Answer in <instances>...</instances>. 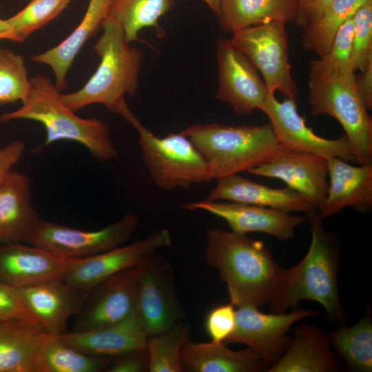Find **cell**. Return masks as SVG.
Masks as SVG:
<instances>
[{
  "mask_svg": "<svg viewBox=\"0 0 372 372\" xmlns=\"http://www.w3.org/2000/svg\"><path fill=\"white\" fill-rule=\"evenodd\" d=\"M307 219L311 233L309 250L298 264L287 269L282 285L268 303L269 308L283 313L296 309L302 300H314L324 307L331 320L344 323L338 285L340 258L336 243L324 231L317 211L307 214Z\"/></svg>",
  "mask_w": 372,
  "mask_h": 372,
  "instance_id": "3",
  "label": "cell"
},
{
  "mask_svg": "<svg viewBox=\"0 0 372 372\" xmlns=\"http://www.w3.org/2000/svg\"><path fill=\"white\" fill-rule=\"evenodd\" d=\"M319 312L309 308L293 309L289 313H262L256 307L236 310V326L224 343H240L257 352L271 367L284 355L292 338L287 335L291 325Z\"/></svg>",
  "mask_w": 372,
  "mask_h": 372,
  "instance_id": "11",
  "label": "cell"
},
{
  "mask_svg": "<svg viewBox=\"0 0 372 372\" xmlns=\"http://www.w3.org/2000/svg\"><path fill=\"white\" fill-rule=\"evenodd\" d=\"M101 28L103 33L93 47L101 58L97 70L81 90L61 97L74 112L100 103L125 118L131 110L125 96H134L137 92L143 52L130 46L121 25L114 19L107 17Z\"/></svg>",
  "mask_w": 372,
  "mask_h": 372,
  "instance_id": "2",
  "label": "cell"
},
{
  "mask_svg": "<svg viewBox=\"0 0 372 372\" xmlns=\"http://www.w3.org/2000/svg\"><path fill=\"white\" fill-rule=\"evenodd\" d=\"M107 372L149 371V356L147 350H134L114 357L106 368Z\"/></svg>",
  "mask_w": 372,
  "mask_h": 372,
  "instance_id": "40",
  "label": "cell"
},
{
  "mask_svg": "<svg viewBox=\"0 0 372 372\" xmlns=\"http://www.w3.org/2000/svg\"><path fill=\"white\" fill-rule=\"evenodd\" d=\"M351 65L362 71L372 63V0L363 3L353 15Z\"/></svg>",
  "mask_w": 372,
  "mask_h": 372,
  "instance_id": "37",
  "label": "cell"
},
{
  "mask_svg": "<svg viewBox=\"0 0 372 372\" xmlns=\"http://www.w3.org/2000/svg\"><path fill=\"white\" fill-rule=\"evenodd\" d=\"M297 18L295 23L302 29L316 23L333 0H296Z\"/></svg>",
  "mask_w": 372,
  "mask_h": 372,
  "instance_id": "41",
  "label": "cell"
},
{
  "mask_svg": "<svg viewBox=\"0 0 372 372\" xmlns=\"http://www.w3.org/2000/svg\"><path fill=\"white\" fill-rule=\"evenodd\" d=\"M285 25L270 21L249 26L234 32L231 41L260 71L268 92L278 91L298 102L299 90L291 73Z\"/></svg>",
  "mask_w": 372,
  "mask_h": 372,
  "instance_id": "8",
  "label": "cell"
},
{
  "mask_svg": "<svg viewBox=\"0 0 372 372\" xmlns=\"http://www.w3.org/2000/svg\"><path fill=\"white\" fill-rule=\"evenodd\" d=\"M353 15L338 29L328 52L310 62L309 70L324 74H355L351 65Z\"/></svg>",
  "mask_w": 372,
  "mask_h": 372,
  "instance_id": "36",
  "label": "cell"
},
{
  "mask_svg": "<svg viewBox=\"0 0 372 372\" xmlns=\"http://www.w3.org/2000/svg\"><path fill=\"white\" fill-rule=\"evenodd\" d=\"M138 132L144 162L153 181L170 190L210 182L209 165L193 143L180 132L164 137L154 135L132 114L127 121Z\"/></svg>",
  "mask_w": 372,
  "mask_h": 372,
  "instance_id": "7",
  "label": "cell"
},
{
  "mask_svg": "<svg viewBox=\"0 0 372 372\" xmlns=\"http://www.w3.org/2000/svg\"><path fill=\"white\" fill-rule=\"evenodd\" d=\"M175 0H112L107 13L121 25L128 43L138 40V32L154 27L160 32L158 19L174 6Z\"/></svg>",
  "mask_w": 372,
  "mask_h": 372,
  "instance_id": "31",
  "label": "cell"
},
{
  "mask_svg": "<svg viewBox=\"0 0 372 372\" xmlns=\"http://www.w3.org/2000/svg\"><path fill=\"white\" fill-rule=\"evenodd\" d=\"M222 31L234 33L270 21L296 22V0H221L216 13Z\"/></svg>",
  "mask_w": 372,
  "mask_h": 372,
  "instance_id": "28",
  "label": "cell"
},
{
  "mask_svg": "<svg viewBox=\"0 0 372 372\" xmlns=\"http://www.w3.org/2000/svg\"><path fill=\"white\" fill-rule=\"evenodd\" d=\"M70 0H31L23 10L6 20L10 40L23 42L33 32L58 17Z\"/></svg>",
  "mask_w": 372,
  "mask_h": 372,
  "instance_id": "34",
  "label": "cell"
},
{
  "mask_svg": "<svg viewBox=\"0 0 372 372\" xmlns=\"http://www.w3.org/2000/svg\"><path fill=\"white\" fill-rule=\"evenodd\" d=\"M328 194L318 216L323 219L347 207L359 211L372 207V164L354 166L340 158L328 160Z\"/></svg>",
  "mask_w": 372,
  "mask_h": 372,
  "instance_id": "21",
  "label": "cell"
},
{
  "mask_svg": "<svg viewBox=\"0 0 372 372\" xmlns=\"http://www.w3.org/2000/svg\"><path fill=\"white\" fill-rule=\"evenodd\" d=\"M205 240V262L226 283L234 307L258 308L273 298L287 269L262 241L220 229L207 230Z\"/></svg>",
  "mask_w": 372,
  "mask_h": 372,
  "instance_id": "1",
  "label": "cell"
},
{
  "mask_svg": "<svg viewBox=\"0 0 372 372\" xmlns=\"http://www.w3.org/2000/svg\"><path fill=\"white\" fill-rule=\"evenodd\" d=\"M308 103L313 116L336 118L345 131L358 165L372 164V119L356 89L355 74L309 70Z\"/></svg>",
  "mask_w": 372,
  "mask_h": 372,
  "instance_id": "6",
  "label": "cell"
},
{
  "mask_svg": "<svg viewBox=\"0 0 372 372\" xmlns=\"http://www.w3.org/2000/svg\"><path fill=\"white\" fill-rule=\"evenodd\" d=\"M235 326L236 310L231 302L214 308L206 320L207 331L214 342H225Z\"/></svg>",
  "mask_w": 372,
  "mask_h": 372,
  "instance_id": "38",
  "label": "cell"
},
{
  "mask_svg": "<svg viewBox=\"0 0 372 372\" xmlns=\"http://www.w3.org/2000/svg\"><path fill=\"white\" fill-rule=\"evenodd\" d=\"M281 358L267 372H338L340 364L331 350L328 335L319 327L302 322Z\"/></svg>",
  "mask_w": 372,
  "mask_h": 372,
  "instance_id": "24",
  "label": "cell"
},
{
  "mask_svg": "<svg viewBox=\"0 0 372 372\" xmlns=\"http://www.w3.org/2000/svg\"><path fill=\"white\" fill-rule=\"evenodd\" d=\"M207 161L212 179L256 167L285 149L271 125L193 124L180 132Z\"/></svg>",
  "mask_w": 372,
  "mask_h": 372,
  "instance_id": "5",
  "label": "cell"
},
{
  "mask_svg": "<svg viewBox=\"0 0 372 372\" xmlns=\"http://www.w3.org/2000/svg\"><path fill=\"white\" fill-rule=\"evenodd\" d=\"M188 210H203L225 220L231 231L247 234L261 232L280 241L292 238L296 227L304 223L307 217L291 215L279 209L234 201H196L181 205Z\"/></svg>",
  "mask_w": 372,
  "mask_h": 372,
  "instance_id": "17",
  "label": "cell"
},
{
  "mask_svg": "<svg viewBox=\"0 0 372 372\" xmlns=\"http://www.w3.org/2000/svg\"><path fill=\"white\" fill-rule=\"evenodd\" d=\"M203 1L209 6V7L216 14L219 9L221 0H203Z\"/></svg>",
  "mask_w": 372,
  "mask_h": 372,
  "instance_id": "45",
  "label": "cell"
},
{
  "mask_svg": "<svg viewBox=\"0 0 372 372\" xmlns=\"http://www.w3.org/2000/svg\"><path fill=\"white\" fill-rule=\"evenodd\" d=\"M67 266V258L38 246L0 245V282L13 287L63 281Z\"/></svg>",
  "mask_w": 372,
  "mask_h": 372,
  "instance_id": "18",
  "label": "cell"
},
{
  "mask_svg": "<svg viewBox=\"0 0 372 372\" xmlns=\"http://www.w3.org/2000/svg\"><path fill=\"white\" fill-rule=\"evenodd\" d=\"M25 148L22 141H14L0 147V185L22 158Z\"/></svg>",
  "mask_w": 372,
  "mask_h": 372,
  "instance_id": "42",
  "label": "cell"
},
{
  "mask_svg": "<svg viewBox=\"0 0 372 372\" xmlns=\"http://www.w3.org/2000/svg\"><path fill=\"white\" fill-rule=\"evenodd\" d=\"M367 1L333 0L316 23L302 29V48L319 58L324 56L339 27Z\"/></svg>",
  "mask_w": 372,
  "mask_h": 372,
  "instance_id": "32",
  "label": "cell"
},
{
  "mask_svg": "<svg viewBox=\"0 0 372 372\" xmlns=\"http://www.w3.org/2000/svg\"><path fill=\"white\" fill-rule=\"evenodd\" d=\"M39 219L30 178L11 170L0 185V245L27 242Z\"/></svg>",
  "mask_w": 372,
  "mask_h": 372,
  "instance_id": "20",
  "label": "cell"
},
{
  "mask_svg": "<svg viewBox=\"0 0 372 372\" xmlns=\"http://www.w3.org/2000/svg\"><path fill=\"white\" fill-rule=\"evenodd\" d=\"M355 83L358 94L367 111L372 109V63L358 75L355 74Z\"/></svg>",
  "mask_w": 372,
  "mask_h": 372,
  "instance_id": "43",
  "label": "cell"
},
{
  "mask_svg": "<svg viewBox=\"0 0 372 372\" xmlns=\"http://www.w3.org/2000/svg\"><path fill=\"white\" fill-rule=\"evenodd\" d=\"M225 344L188 341L181 352L183 369L192 372H260L269 369L252 349L234 351Z\"/></svg>",
  "mask_w": 372,
  "mask_h": 372,
  "instance_id": "25",
  "label": "cell"
},
{
  "mask_svg": "<svg viewBox=\"0 0 372 372\" xmlns=\"http://www.w3.org/2000/svg\"><path fill=\"white\" fill-rule=\"evenodd\" d=\"M154 252L140 264L137 287L136 312L147 337L167 330L184 315L171 265Z\"/></svg>",
  "mask_w": 372,
  "mask_h": 372,
  "instance_id": "10",
  "label": "cell"
},
{
  "mask_svg": "<svg viewBox=\"0 0 372 372\" xmlns=\"http://www.w3.org/2000/svg\"><path fill=\"white\" fill-rule=\"evenodd\" d=\"M32 89L23 57L6 48L0 49V106L24 102Z\"/></svg>",
  "mask_w": 372,
  "mask_h": 372,
  "instance_id": "35",
  "label": "cell"
},
{
  "mask_svg": "<svg viewBox=\"0 0 372 372\" xmlns=\"http://www.w3.org/2000/svg\"><path fill=\"white\" fill-rule=\"evenodd\" d=\"M114 357L90 355L66 344L60 336L48 334L35 361L36 372L105 371Z\"/></svg>",
  "mask_w": 372,
  "mask_h": 372,
  "instance_id": "29",
  "label": "cell"
},
{
  "mask_svg": "<svg viewBox=\"0 0 372 372\" xmlns=\"http://www.w3.org/2000/svg\"><path fill=\"white\" fill-rule=\"evenodd\" d=\"M205 200H229L279 209L285 212L317 211L298 192L287 187L273 188L240 176L219 178Z\"/></svg>",
  "mask_w": 372,
  "mask_h": 372,
  "instance_id": "22",
  "label": "cell"
},
{
  "mask_svg": "<svg viewBox=\"0 0 372 372\" xmlns=\"http://www.w3.org/2000/svg\"><path fill=\"white\" fill-rule=\"evenodd\" d=\"M48 334L37 322L1 321L0 372H36V357Z\"/></svg>",
  "mask_w": 372,
  "mask_h": 372,
  "instance_id": "26",
  "label": "cell"
},
{
  "mask_svg": "<svg viewBox=\"0 0 372 372\" xmlns=\"http://www.w3.org/2000/svg\"><path fill=\"white\" fill-rule=\"evenodd\" d=\"M171 243L169 230L161 229L126 246L86 258L68 259L63 282L72 287L91 291L113 275L139 265L147 255Z\"/></svg>",
  "mask_w": 372,
  "mask_h": 372,
  "instance_id": "14",
  "label": "cell"
},
{
  "mask_svg": "<svg viewBox=\"0 0 372 372\" xmlns=\"http://www.w3.org/2000/svg\"><path fill=\"white\" fill-rule=\"evenodd\" d=\"M331 347L353 371H372V320L366 313L355 325L328 334Z\"/></svg>",
  "mask_w": 372,
  "mask_h": 372,
  "instance_id": "30",
  "label": "cell"
},
{
  "mask_svg": "<svg viewBox=\"0 0 372 372\" xmlns=\"http://www.w3.org/2000/svg\"><path fill=\"white\" fill-rule=\"evenodd\" d=\"M14 288L38 322L54 336L68 331L69 318L80 312L91 292L72 287L63 280Z\"/></svg>",
  "mask_w": 372,
  "mask_h": 372,
  "instance_id": "19",
  "label": "cell"
},
{
  "mask_svg": "<svg viewBox=\"0 0 372 372\" xmlns=\"http://www.w3.org/2000/svg\"><path fill=\"white\" fill-rule=\"evenodd\" d=\"M112 0H90L87 11L74 30L58 45L34 55L32 61L49 65L54 72L56 87L61 92L67 86L66 74L75 57L88 39L101 28Z\"/></svg>",
  "mask_w": 372,
  "mask_h": 372,
  "instance_id": "27",
  "label": "cell"
},
{
  "mask_svg": "<svg viewBox=\"0 0 372 372\" xmlns=\"http://www.w3.org/2000/svg\"><path fill=\"white\" fill-rule=\"evenodd\" d=\"M247 172L281 180L318 211L327 196L328 160L313 154L285 149Z\"/></svg>",
  "mask_w": 372,
  "mask_h": 372,
  "instance_id": "16",
  "label": "cell"
},
{
  "mask_svg": "<svg viewBox=\"0 0 372 372\" xmlns=\"http://www.w3.org/2000/svg\"><path fill=\"white\" fill-rule=\"evenodd\" d=\"M140 264L113 275L92 289L71 331L112 325L135 313Z\"/></svg>",
  "mask_w": 372,
  "mask_h": 372,
  "instance_id": "15",
  "label": "cell"
},
{
  "mask_svg": "<svg viewBox=\"0 0 372 372\" xmlns=\"http://www.w3.org/2000/svg\"><path fill=\"white\" fill-rule=\"evenodd\" d=\"M0 39L10 40V29L5 19H0Z\"/></svg>",
  "mask_w": 372,
  "mask_h": 372,
  "instance_id": "44",
  "label": "cell"
},
{
  "mask_svg": "<svg viewBox=\"0 0 372 372\" xmlns=\"http://www.w3.org/2000/svg\"><path fill=\"white\" fill-rule=\"evenodd\" d=\"M259 110L268 116L274 134L284 148L313 154L327 160L340 158L355 163L353 147L346 134L334 139L318 136L299 114L294 100L285 98L280 102L274 94L268 92Z\"/></svg>",
  "mask_w": 372,
  "mask_h": 372,
  "instance_id": "12",
  "label": "cell"
},
{
  "mask_svg": "<svg viewBox=\"0 0 372 372\" xmlns=\"http://www.w3.org/2000/svg\"><path fill=\"white\" fill-rule=\"evenodd\" d=\"M190 326L178 322L167 330L148 337L149 372H181V352L190 340Z\"/></svg>",
  "mask_w": 372,
  "mask_h": 372,
  "instance_id": "33",
  "label": "cell"
},
{
  "mask_svg": "<svg viewBox=\"0 0 372 372\" xmlns=\"http://www.w3.org/2000/svg\"><path fill=\"white\" fill-rule=\"evenodd\" d=\"M138 222L129 212L103 229L86 231L40 218L27 242L67 259L86 258L119 247L130 239Z\"/></svg>",
  "mask_w": 372,
  "mask_h": 372,
  "instance_id": "9",
  "label": "cell"
},
{
  "mask_svg": "<svg viewBox=\"0 0 372 372\" xmlns=\"http://www.w3.org/2000/svg\"><path fill=\"white\" fill-rule=\"evenodd\" d=\"M31 92L22 106L3 113L0 122L15 119L38 121L45 127V145L61 140L77 142L100 161L115 159L118 153L112 140L108 124L99 118H83L63 102L61 92L46 76L38 74L30 79Z\"/></svg>",
  "mask_w": 372,
  "mask_h": 372,
  "instance_id": "4",
  "label": "cell"
},
{
  "mask_svg": "<svg viewBox=\"0 0 372 372\" xmlns=\"http://www.w3.org/2000/svg\"><path fill=\"white\" fill-rule=\"evenodd\" d=\"M60 338L83 353L111 357L147 350L148 339L136 311L120 322L86 331H67Z\"/></svg>",
  "mask_w": 372,
  "mask_h": 372,
  "instance_id": "23",
  "label": "cell"
},
{
  "mask_svg": "<svg viewBox=\"0 0 372 372\" xmlns=\"http://www.w3.org/2000/svg\"><path fill=\"white\" fill-rule=\"evenodd\" d=\"M13 319L39 322L20 298L16 289L0 282V322Z\"/></svg>",
  "mask_w": 372,
  "mask_h": 372,
  "instance_id": "39",
  "label": "cell"
},
{
  "mask_svg": "<svg viewBox=\"0 0 372 372\" xmlns=\"http://www.w3.org/2000/svg\"><path fill=\"white\" fill-rule=\"evenodd\" d=\"M218 85L216 98L239 115L260 109L268 90L258 70L247 55L231 39L216 43Z\"/></svg>",
  "mask_w": 372,
  "mask_h": 372,
  "instance_id": "13",
  "label": "cell"
}]
</instances>
